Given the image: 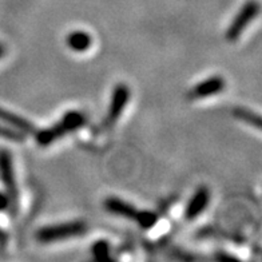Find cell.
Segmentation results:
<instances>
[{
	"instance_id": "1",
	"label": "cell",
	"mask_w": 262,
	"mask_h": 262,
	"mask_svg": "<svg viewBox=\"0 0 262 262\" xmlns=\"http://www.w3.org/2000/svg\"><path fill=\"white\" fill-rule=\"evenodd\" d=\"M87 230L86 222L83 221H73V222H64V224L51 225V226H46L41 228L36 233V238L43 244H49V242H56L66 238L76 237V235L84 234Z\"/></svg>"
},
{
	"instance_id": "2",
	"label": "cell",
	"mask_w": 262,
	"mask_h": 262,
	"mask_svg": "<svg viewBox=\"0 0 262 262\" xmlns=\"http://www.w3.org/2000/svg\"><path fill=\"white\" fill-rule=\"evenodd\" d=\"M0 180L7 189V195L10 198V209L12 214L17 207V189L15 182L12 157L8 150H0Z\"/></svg>"
},
{
	"instance_id": "3",
	"label": "cell",
	"mask_w": 262,
	"mask_h": 262,
	"mask_svg": "<svg viewBox=\"0 0 262 262\" xmlns=\"http://www.w3.org/2000/svg\"><path fill=\"white\" fill-rule=\"evenodd\" d=\"M259 12V3L255 0H249L248 3L239 10L237 15H235L234 20L231 21L230 27L226 31V40L229 41H235L241 34L245 31L246 26L254 19Z\"/></svg>"
},
{
	"instance_id": "4",
	"label": "cell",
	"mask_w": 262,
	"mask_h": 262,
	"mask_svg": "<svg viewBox=\"0 0 262 262\" xmlns=\"http://www.w3.org/2000/svg\"><path fill=\"white\" fill-rule=\"evenodd\" d=\"M128 100H130V89L126 84H123V83L115 86L114 91H113V95H111L108 113H107V123H115V121L121 117L123 110L127 106Z\"/></svg>"
},
{
	"instance_id": "5",
	"label": "cell",
	"mask_w": 262,
	"mask_h": 262,
	"mask_svg": "<svg viewBox=\"0 0 262 262\" xmlns=\"http://www.w3.org/2000/svg\"><path fill=\"white\" fill-rule=\"evenodd\" d=\"M225 79L222 76H211L209 79H205L204 82L198 83L190 91V98L193 99H201V98H207L217 95L225 89Z\"/></svg>"
},
{
	"instance_id": "6",
	"label": "cell",
	"mask_w": 262,
	"mask_h": 262,
	"mask_svg": "<svg viewBox=\"0 0 262 262\" xmlns=\"http://www.w3.org/2000/svg\"><path fill=\"white\" fill-rule=\"evenodd\" d=\"M209 202H210V191L206 187H200L194 193V195L191 196V200L189 201V204H187L186 209H185V217H186V220H189V221L195 220L198 215L204 213Z\"/></svg>"
},
{
	"instance_id": "7",
	"label": "cell",
	"mask_w": 262,
	"mask_h": 262,
	"mask_svg": "<svg viewBox=\"0 0 262 262\" xmlns=\"http://www.w3.org/2000/svg\"><path fill=\"white\" fill-rule=\"evenodd\" d=\"M104 209H106L108 213L119 215V217L127 218V220H133V221H134L135 215L138 213L137 207L127 204V202H124V201L119 200L117 196H108V198L104 201Z\"/></svg>"
},
{
	"instance_id": "8",
	"label": "cell",
	"mask_w": 262,
	"mask_h": 262,
	"mask_svg": "<svg viewBox=\"0 0 262 262\" xmlns=\"http://www.w3.org/2000/svg\"><path fill=\"white\" fill-rule=\"evenodd\" d=\"M0 122L16 128L17 131H20L23 134H34L35 133V127L31 122L27 121L26 118L20 117V115H16L14 113H11V111L6 110L3 107H0Z\"/></svg>"
},
{
	"instance_id": "9",
	"label": "cell",
	"mask_w": 262,
	"mask_h": 262,
	"mask_svg": "<svg viewBox=\"0 0 262 262\" xmlns=\"http://www.w3.org/2000/svg\"><path fill=\"white\" fill-rule=\"evenodd\" d=\"M66 45L74 52H86L93 45V38L86 31H73L67 35Z\"/></svg>"
},
{
	"instance_id": "10",
	"label": "cell",
	"mask_w": 262,
	"mask_h": 262,
	"mask_svg": "<svg viewBox=\"0 0 262 262\" xmlns=\"http://www.w3.org/2000/svg\"><path fill=\"white\" fill-rule=\"evenodd\" d=\"M64 127L62 126L60 122L55 123L52 127L43 128V130L35 131V139L38 142V145L40 146H49L52 142H55L56 139L62 138L63 135H66Z\"/></svg>"
},
{
	"instance_id": "11",
	"label": "cell",
	"mask_w": 262,
	"mask_h": 262,
	"mask_svg": "<svg viewBox=\"0 0 262 262\" xmlns=\"http://www.w3.org/2000/svg\"><path fill=\"white\" fill-rule=\"evenodd\" d=\"M59 122L63 124L66 133H73V131L82 128L86 124V117L79 111H67Z\"/></svg>"
},
{
	"instance_id": "12",
	"label": "cell",
	"mask_w": 262,
	"mask_h": 262,
	"mask_svg": "<svg viewBox=\"0 0 262 262\" xmlns=\"http://www.w3.org/2000/svg\"><path fill=\"white\" fill-rule=\"evenodd\" d=\"M233 115H234L237 119H239V121H245L246 123L252 124L254 127L261 128V119H259V117L257 114H254L253 111L248 110V108L237 107V108H234V111H233Z\"/></svg>"
},
{
	"instance_id": "13",
	"label": "cell",
	"mask_w": 262,
	"mask_h": 262,
	"mask_svg": "<svg viewBox=\"0 0 262 262\" xmlns=\"http://www.w3.org/2000/svg\"><path fill=\"white\" fill-rule=\"evenodd\" d=\"M134 221L137 222L142 229L147 230V229H151L152 226L158 222V214H156L154 211L150 210L138 211L137 215H135Z\"/></svg>"
},
{
	"instance_id": "14",
	"label": "cell",
	"mask_w": 262,
	"mask_h": 262,
	"mask_svg": "<svg viewBox=\"0 0 262 262\" xmlns=\"http://www.w3.org/2000/svg\"><path fill=\"white\" fill-rule=\"evenodd\" d=\"M91 252H93L94 258L97 259V261H107V259H110V245L104 239H99V241L95 242L93 248H91Z\"/></svg>"
},
{
	"instance_id": "15",
	"label": "cell",
	"mask_w": 262,
	"mask_h": 262,
	"mask_svg": "<svg viewBox=\"0 0 262 262\" xmlns=\"http://www.w3.org/2000/svg\"><path fill=\"white\" fill-rule=\"evenodd\" d=\"M25 135L20 131H17L16 128L11 127L8 124H0V138L8 139V141L14 142H21L25 139Z\"/></svg>"
},
{
	"instance_id": "16",
	"label": "cell",
	"mask_w": 262,
	"mask_h": 262,
	"mask_svg": "<svg viewBox=\"0 0 262 262\" xmlns=\"http://www.w3.org/2000/svg\"><path fill=\"white\" fill-rule=\"evenodd\" d=\"M8 207H10V198H8L7 194L0 191V211L7 210Z\"/></svg>"
},
{
	"instance_id": "17",
	"label": "cell",
	"mask_w": 262,
	"mask_h": 262,
	"mask_svg": "<svg viewBox=\"0 0 262 262\" xmlns=\"http://www.w3.org/2000/svg\"><path fill=\"white\" fill-rule=\"evenodd\" d=\"M2 54H3V47L0 46V56H2Z\"/></svg>"
}]
</instances>
